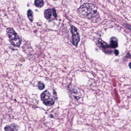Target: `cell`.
I'll return each mask as SVG.
<instances>
[{"label": "cell", "mask_w": 131, "mask_h": 131, "mask_svg": "<svg viewBox=\"0 0 131 131\" xmlns=\"http://www.w3.org/2000/svg\"><path fill=\"white\" fill-rule=\"evenodd\" d=\"M77 12L81 18L88 19L92 21H96L99 18L97 7L92 4H84L79 8Z\"/></svg>", "instance_id": "cell-1"}, {"label": "cell", "mask_w": 131, "mask_h": 131, "mask_svg": "<svg viewBox=\"0 0 131 131\" xmlns=\"http://www.w3.org/2000/svg\"><path fill=\"white\" fill-rule=\"evenodd\" d=\"M6 32L11 45L14 47H19L22 42V39L14 29L12 27H9L7 29Z\"/></svg>", "instance_id": "cell-2"}, {"label": "cell", "mask_w": 131, "mask_h": 131, "mask_svg": "<svg viewBox=\"0 0 131 131\" xmlns=\"http://www.w3.org/2000/svg\"><path fill=\"white\" fill-rule=\"evenodd\" d=\"M71 32L72 36V43L75 46L77 47L80 41V36L78 29L75 27H71Z\"/></svg>", "instance_id": "cell-3"}, {"label": "cell", "mask_w": 131, "mask_h": 131, "mask_svg": "<svg viewBox=\"0 0 131 131\" xmlns=\"http://www.w3.org/2000/svg\"><path fill=\"white\" fill-rule=\"evenodd\" d=\"M50 93L48 90H45L40 95V98L43 104L52 99L50 98Z\"/></svg>", "instance_id": "cell-4"}, {"label": "cell", "mask_w": 131, "mask_h": 131, "mask_svg": "<svg viewBox=\"0 0 131 131\" xmlns=\"http://www.w3.org/2000/svg\"><path fill=\"white\" fill-rule=\"evenodd\" d=\"M18 128L19 127L16 124H13L5 126L4 129L5 131H17Z\"/></svg>", "instance_id": "cell-5"}, {"label": "cell", "mask_w": 131, "mask_h": 131, "mask_svg": "<svg viewBox=\"0 0 131 131\" xmlns=\"http://www.w3.org/2000/svg\"><path fill=\"white\" fill-rule=\"evenodd\" d=\"M110 47L112 48H116L118 47V40L116 38L112 37L110 39Z\"/></svg>", "instance_id": "cell-6"}, {"label": "cell", "mask_w": 131, "mask_h": 131, "mask_svg": "<svg viewBox=\"0 0 131 131\" xmlns=\"http://www.w3.org/2000/svg\"><path fill=\"white\" fill-rule=\"evenodd\" d=\"M52 10L50 9H47L45 10L44 11V17L47 19H50L51 16H52Z\"/></svg>", "instance_id": "cell-7"}, {"label": "cell", "mask_w": 131, "mask_h": 131, "mask_svg": "<svg viewBox=\"0 0 131 131\" xmlns=\"http://www.w3.org/2000/svg\"><path fill=\"white\" fill-rule=\"evenodd\" d=\"M34 5L36 7L41 8L44 5V1L42 0H36L34 1Z\"/></svg>", "instance_id": "cell-8"}, {"label": "cell", "mask_w": 131, "mask_h": 131, "mask_svg": "<svg viewBox=\"0 0 131 131\" xmlns=\"http://www.w3.org/2000/svg\"><path fill=\"white\" fill-rule=\"evenodd\" d=\"M33 12L31 10L29 9L27 12V17L31 22L34 20Z\"/></svg>", "instance_id": "cell-9"}, {"label": "cell", "mask_w": 131, "mask_h": 131, "mask_svg": "<svg viewBox=\"0 0 131 131\" xmlns=\"http://www.w3.org/2000/svg\"><path fill=\"white\" fill-rule=\"evenodd\" d=\"M99 43L100 46H102V47L104 48V49L107 48L108 47H110V46H108L107 43L103 41L102 40H99Z\"/></svg>", "instance_id": "cell-10"}, {"label": "cell", "mask_w": 131, "mask_h": 131, "mask_svg": "<svg viewBox=\"0 0 131 131\" xmlns=\"http://www.w3.org/2000/svg\"><path fill=\"white\" fill-rule=\"evenodd\" d=\"M37 87H38L39 89L40 90H42L43 89L45 88V86L44 83L42 82L39 81V82H38Z\"/></svg>", "instance_id": "cell-11"}, {"label": "cell", "mask_w": 131, "mask_h": 131, "mask_svg": "<svg viewBox=\"0 0 131 131\" xmlns=\"http://www.w3.org/2000/svg\"><path fill=\"white\" fill-rule=\"evenodd\" d=\"M52 14L53 16L55 18H57V14L56 11L55 9H52Z\"/></svg>", "instance_id": "cell-12"}, {"label": "cell", "mask_w": 131, "mask_h": 131, "mask_svg": "<svg viewBox=\"0 0 131 131\" xmlns=\"http://www.w3.org/2000/svg\"><path fill=\"white\" fill-rule=\"evenodd\" d=\"M114 52H115V54L116 56H117V55L119 54L118 51V50H115V51H114Z\"/></svg>", "instance_id": "cell-13"}, {"label": "cell", "mask_w": 131, "mask_h": 131, "mask_svg": "<svg viewBox=\"0 0 131 131\" xmlns=\"http://www.w3.org/2000/svg\"><path fill=\"white\" fill-rule=\"evenodd\" d=\"M129 68L131 69V62H130V63L129 64Z\"/></svg>", "instance_id": "cell-14"}]
</instances>
